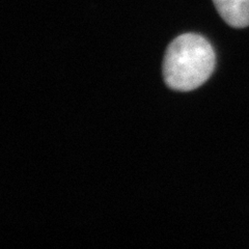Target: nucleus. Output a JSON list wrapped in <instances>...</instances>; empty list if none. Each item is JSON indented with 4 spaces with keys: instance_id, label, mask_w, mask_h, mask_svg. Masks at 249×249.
<instances>
[{
    "instance_id": "f257e3e1",
    "label": "nucleus",
    "mask_w": 249,
    "mask_h": 249,
    "mask_svg": "<svg viewBox=\"0 0 249 249\" xmlns=\"http://www.w3.org/2000/svg\"><path fill=\"white\" fill-rule=\"evenodd\" d=\"M215 62L214 49L207 38L196 34H185L167 47L163 60V78L169 89L190 91L211 77Z\"/></svg>"
},
{
    "instance_id": "f03ea898",
    "label": "nucleus",
    "mask_w": 249,
    "mask_h": 249,
    "mask_svg": "<svg viewBox=\"0 0 249 249\" xmlns=\"http://www.w3.org/2000/svg\"><path fill=\"white\" fill-rule=\"evenodd\" d=\"M218 14L233 28L249 26V0H213Z\"/></svg>"
}]
</instances>
